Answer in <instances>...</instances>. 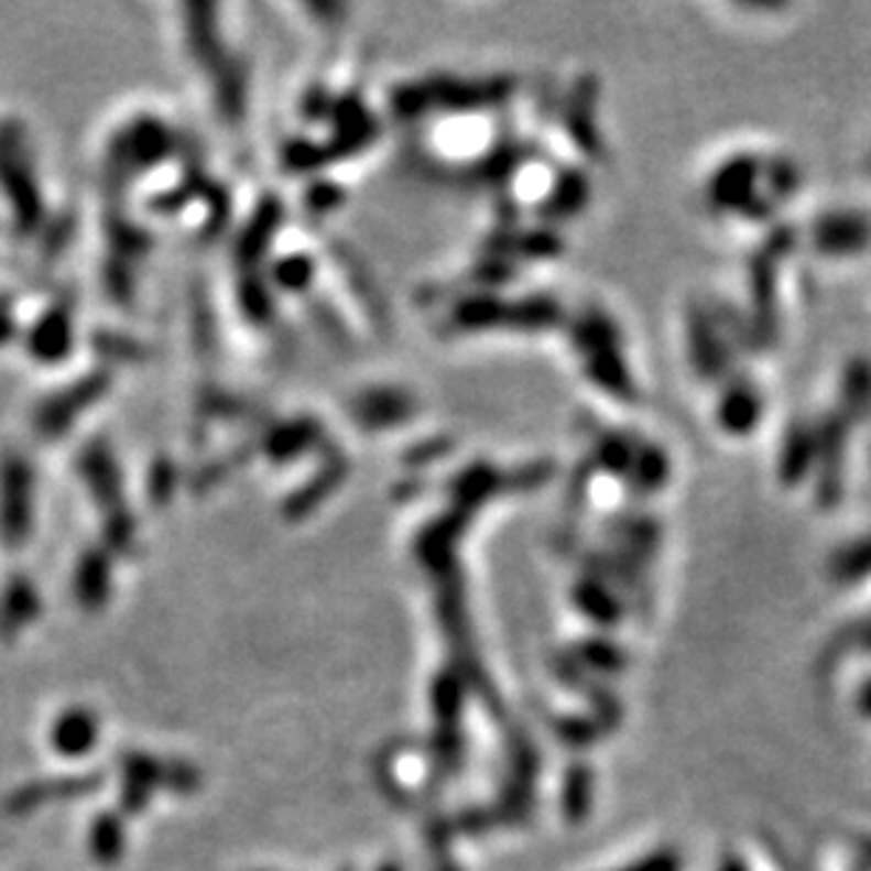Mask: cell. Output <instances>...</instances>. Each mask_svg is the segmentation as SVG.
<instances>
[{
    "instance_id": "cell-4",
    "label": "cell",
    "mask_w": 871,
    "mask_h": 871,
    "mask_svg": "<svg viewBox=\"0 0 871 871\" xmlns=\"http://www.w3.org/2000/svg\"><path fill=\"white\" fill-rule=\"evenodd\" d=\"M88 849L99 865H116L128 849L124 818L119 813H105L90 824Z\"/></svg>"
},
{
    "instance_id": "cell-3",
    "label": "cell",
    "mask_w": 871,
    "mask_h": 871,
    "mask_svg": "<svg viewBox=\"0 0 871 871\" xmlns=\"http://www.w3.org/2000/svg\"><path fill=\"white\" fill-rule=\"evenodd\" d=\"M99 719L90 708H68L54 719L48 742L63 759H83L97 748Z\"/></svg>"
},
{
    "instance_id": "cell-2",
    "label": "cell",
    "mask_w": 871,
    "mask_h": 871,
    "mask_svg": "<svg viewBox=\"0 0 871 871\" xmlns=\"http://www.w3.org/2000/svg\"><path fill=\"white\" fill-rule=\"evenodd\" d=\"M159 790H167V762L139 750L128 753L122 759V790H119L122 815L144 813Z\"/></svg>"
},
{
    "instance_id": "cell-1",
    "label": "cell",
    "mask_w": 871,
    "mask_h": 871,
    "mask_svg": "<svg viewBox=\"0 0 871 871\" xmlns=\"http://www.w3.org/2000/svg\"><path fill=\"white\" fill-rule=\"evenodd\" d=\"M102 787V775L85 773V775H54V779H37L32 784L14 790L7 798L9 815H29L43 804L74 802L83 795H94Z\"/></svg>"
}]
</instances>
